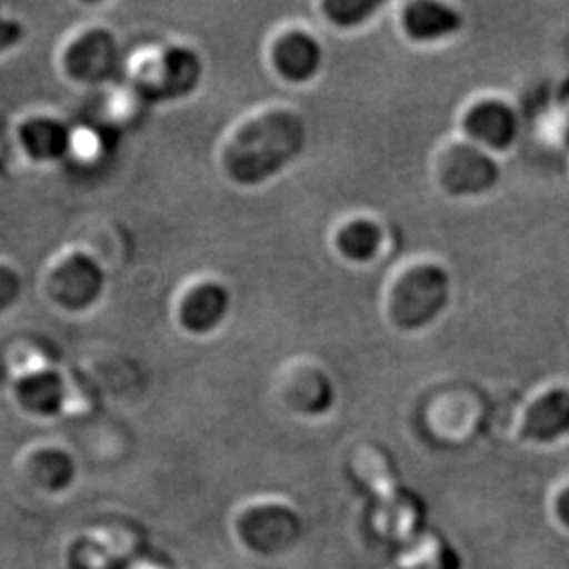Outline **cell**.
<instances>
[{
  "instance_id": "ac0fdd59",
  "label": "cell",
  "mask_w": 569,
  "mask_h": 569,
  "mask_svg": "<svg viewBox=\"0 0 569 569\" xmlns=\"http://www.w3.org/2000/svg\"><path fill=\"white\" fill-rule=\"evenodd\" d=\"M22 280L16 269L0 263V313L8 312L21 297Z\"/></svg>"
},
{
  "instance_id": "5bb4252c",
  "label": "cell",
  "mask_w": 569,
  "mask_h": 569,
  "mask_svg": "<svg viewBox=\"0 0 569 569\" xmlns=\"http://www.w3.org/2000/svg\"><path fill=\"white\" fill-rule=\"evenodd\" d=\"M336 246L349 262H372L383 248V229L375 220L356 218L339 229Z\"/></svg>"
},
{
  "instance_id": "5b68a950",
  "label": "cell",
  "mask_w": 569,
  "mask_h": 569,
  "mask_svg": "<svg viewBox=\"0 0 569 569\" xmlns=\"http://www.w3.org/2000/svg\"><path fill=\"white\" fill-rule=\"evenodd\" d=\"M465 139L492 153L507 151L520 137V119L516 109L500 98L473 102L462 117Z\"/></svg>"
},
{
  "instance_id": "52a82bcc",
  "label": "cell",
  "mask_w": 569,
  "mask_h": 569,
  "mask_svg": "<svg viewBox=\"0 0 569 569\" xmlns=\"http://www.w3.org/2000/svg\"><path fill=\"white\" fill-rule=\"evenodd\" d=\"M120 67V50L113 33L97 28L76 39L64 52V70L81 83L111 80Z\"/></svg>"
},
{
  "instance_id": "3957f363",
  "label": "cell",
  "mask_w": 569,
  "mask_h": 569,
  "mask_svg": "<svg viewBox=\"0 0 569 569\" xmlns=\"http://www.w3.org/2000/svg\"><path fill=\"white\" fill-rule=\"evenodd\" d=\"M501 167L495 153L462 139L446 146L437 161V181L451 198H479L500 184Z\"/></svg>"
},
{
  "instance_id": "30bf717a",
  "label": "cell",
  "mask_w": 569,
  "mask_h": 569,
  "mask_svg": "<svg viewBox=\"0 0 569 569\" xmlns=\"http://www.w3.org/2000/svg\"><path fill=\"white\" fill-rule=\"evenodd\" d=\"M325 52L312 33L297 32L286 33L274 44L273 63L279 74L291 83H307L313 80L322 67Z\"/></svg>"
},
{
  "instance_id": "6da1fadb",
  "label": "cell",
  "mask_w": 569,
  "mask_h": 569,
  "mask_svg": "<svg viewBox=\"0 0 569 569\" xmlns=\"http://www.w3.org/2000/svg\"><path fill=\"white\" fill-rule=\"evenodd\" d=\"M307 142L308 128L301 114L274 109L238 131L223 153V167L240 187H258L297 161Z\"/></svg>"
},
{
  "instance_id": "8fae6325",
  "label": "cell",
  "mask_w": 569,
  "mask_h": 569,
  "mask_svg": "<svg viewBox=\"0 0 569 569\" xmlns=\"http://www.w3.org/2000/svg\"><path fill=\"white\" fill-rule=\"evenodd\" d=\"M231 310V293L226 286L218 282L199 284L189 291L181 305L179 319L189 332L196 336L214 332L221 322L226 321L227 313Z\"/></svg>"
},
{
  "instance_id": "7a4b0ae2",
  "label": "cell",
  "mask_w": 569,
  "mask_h": 569,
  "mask_svg": "<svg viewBox=\"0 0 569 569\" xmlns=\"http://www.w3.org/2000/svg\"><path fill=\"white\" fill-rule=\"evenodd\" d=\"M450 273L442 263H413L398 274L387 297L389 321L402 332L430 327L450 307Z\"/></svg>"
},
{
  "instance_id": "9a60e30c",
  "label": "cell",
  "mask_w": 569,
  "mask_h": 569,
  "mask_svg": "<svg viewBox=\"0 0 569 569\" xmlns=\"http://www.w3.org/2000/svg\"><path fill=\"white\" fill-rule=\"evenodd\" d=\"M403 569H459V559L433 537H420L411 546Z\"/></svg>"
},
{
  "instance_id": "d6986e66",
  "label": "cell",
  "mask_w": 569,
  "mask_h": 569,
  "mask_svg": "<svg viewBox=\"0 0 569 569\" xmlns=\"http://www.w3.org/2000/svg\"><path fill=\"white\" fill-rule=\"evenodd\" d=\"M24 38V28L13 19L0 16V54L13 49Z\"/></svg>"
},
{
  "instance_id": "7c38bea8",
  "label": "cell",
  "mask_w": 569,
  "mask_h": 569,
  "mask_svg": "<svg viewBox=\"0 0 569 569\" xmlns=\"http://www.w3.org/2000/svg\"><path fill=\"white\" fill-rule=\"evenodd\" d=\"M521 431L532 441H551L569 433L568 389H553L535 400L527 408Z\"/></svg>"
},
{
  "instance_id": "277c9868",
  "label": "cell",
  "mask_w": 569,
  "mask_h": 569,
  "mask_svg": "<svg viewBox=\"0 0 569 569\" xmlns=\"http://www.w3.org/2000/svg\"><path fill=\"white\" fill-rule=\"evenodd\" d=\"M203 78V61L187 47L164 50L150 74L139 81V91L150 102L181 100L198 89Z\"/></svg>"
},
{
  "instance_id": "ba28073f",
  "label": "cell",
  "mask_w": 569,
  "mask_h": 569,
  "mask_svg": "<svg viewBox=\"0 0 569 569\" xmlns=\"http://www.w3.org/2000/svg\"><path fill=\"white\" fill-rule=\"evenodd\" d=\"M366 478L371 481L372 489L380 498V520L383 531L391 532L392 537L413 546L419 540L417 521L419 515L413 501L403 495L392 481L386 461L378 456H366Z\"/></svg>"
},
{
  "instance_id": "2e32d148",
  "label": "cell",
  "mask_w": 569,
  "mask_h": 569,
  "mask_svg": "<svg viewBox=\"0 0 569 569\" xmlns=\"http://www.w3.org/2000/svg\"><path fill=\"white\" fill-rule=\"evenodd\" d=\"M381 6L378 0H328L322 11L336 27L358 28L371 21Z\"/></svg>"
},
{
  "instance_id": "4fadbf2b",
  "label": "cell",
  "mask_w": 569,
  "mask_h": 569,
  "mask_svg": "<svg viewBox=\"0 0 569 569\" xmlns=\"http://www.w3.org/2000/svg\"><path fill=\"white\" fill-rule=\"evenodd\" d=\"M22 148L28 156L36 161H58L70 150L72 133L60 120L32 119L22 124L21 131Z\"/></svg>"
},
{
  "instance_id": "e0dca14e",
  "label": "cell",
  "mask_w": 569,
  "mask_h": 569,
  "mask_svg": "<svg viewBox=\"0 0 569 569\" xmlns=\"http://www.w3.org/2000/svg\"><path fill=\"white\" fill-rule=\"evenodd\" d=\"M22 392H24V397L30 398L33 402H54L58 395H60V380L54 375L44 372V375H38V377L24 381Z\"/></svg>"
},
{
  "instance_id": "9c48e42d",
  "label": "cell",
  "mask_w": 569,
  "mask_h": 569,
  "mask_svg": "<svg viewBox=\"0 0 569 569\" xmlns=\"http://www.w3.org/2000/svg\"><path fill=\"white\" fill-rule=\"evenodd\" d=\"M402 30L415 43H441L461 32L465 19L456 6L437 0H415L403 6Z\"/></svg>"
},
{
  "instance_id": "ffe728a7",
  "label": "cell",
  "mask_w": 569,
  "mask_h": 569,
  "mask_svg": "<svg viewBox=\"0 0 569 569\" xmlns=\"http://www.w3.org/2000/svg\"><path fill=\"white\" fill-rule=\"evenodd\" d=\"M557 512H559L560 520L569 526V489H566L557 500Z\"/></svg>"
},
{
  "instance_id": "8992f818",
  "label": "cell",
  "mask_w": 569,
  "mask_h": 569,
  "mask_svg": "<svg viewBox=\"0 0 569 569\" xmlns=\"http://www.w3.org/2000/svg\"><path fill=\"white\" fill-rule=\"evenodd\" d=\"M106 290V273L89 254H70L50 279V296L70 312H81L100 301Z\"/></svg>"
}]
</instances>
